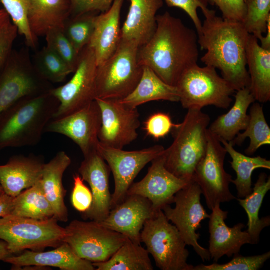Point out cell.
I'll return each mask as SVG.
<instances>
[{
  "label": "cell",
  "instance_id": "cell-1",
  "mask_svg": "<svg viewBox=\"0 0 270 270\" xmlns=\"http://www.w3.org/2000/svg\"><path fill=\"white\" fill-rule=\"evenodd\" d=\"M156 22L150 40L138 48V62L150 68L167 84L176 86L182 74L198 64V35L168 12L157 15Z\"/></svg>",
  "mask_w": 270,
  "mask_h": 270
},
{
  "label": "cell",
  "instance_id": "cell-2",
  "mask_svg": "<svg viewBox=\"0 0 270 270\" xmlns=\"http://www.w3.org/2000/svg\"><path fill=\"white\" fill-rule=\"evenodd\" d=\"M202 12L206 19L198 34V46L206 51L202 62L220 70L236 92L249 88L246 46L250 34L241 22L225 20L208 8Z\"/></svg>",
  "mask_w": 270,
  "mask_h": 270
},
{
  "label": "cell",
  "instance_id": "cell-3",
  "mask_svg": "<svg viewBox=\"0 0 270 270\" xmlns=\"http://www.w3.org/2000/svg\"><path fill=\"white\" fill-rule=\"evenodd\" d=\"M59 106L50 92L24 97L0 115V150L38 144Z\"/></svg>",
  "mask_w": 270,
  "mask_h": 270
},
{
  "label": "cell",
  "instance_id": "cell-4",
  "mask_svg": "<svg viewBox=\"0 0 270 270\" xmlns=\"http://www.w3.org/2000/svg\"><path fill=\"white\" fill-rule=\"evenodd\" d=\"M183 121L172 130L174 141L164 152L166 168L177 178L191 181L204 156L210 116L202 109L190 108Z\"/></svg>",
  "mask_w": 270,
  "mask_h": 270
},
{
  "label": "cell",
  "instance_id": "cell-5",
  "mask_svg": "<svg viewBox=\"0 0 270 270\" xmlns=\"http://www.w3.org/2000/svg\"><path fill=\"white\" fill-rule=\"evenodd\" d=\"M138 48L136 42L121 40L116 52L98 66L96 98L121 100L134 90L143 70L138 62Z\"/></svg>",
  "mask_w": 270,
  "mask_h": 270
},
{
  "label": "cell",
  "instance_id": "cell-6",
  "mask_svg": "<svg viewBox=\"0 0 270 270\" xmlns=\"http://www.w3.org/2000/svg\"><path fill=\"white\" fill-rule=\"evenodd\" d=\"M180 101L186 109L210 106L228 109L236 92L232 86L218 74L213 67H200L198 64L186 69L176 85Z\"/></svg>",
  "mask_w": 270,
  "mask_h": 270
},
{
  "label": "cell",
  "instance_id": "cell-7",
  "mask_svg": "<svg viewBox=\"0 0 270 270\" xmlns=\"http://www.w3.org/2000/svg\"><path fill=\"white\" fill-rule=\"evenodd\" d=\"M66 228L54 218L38 220L8 215L0 218V239L5 241L10 252L26 250L41 252L46 248H56L64 242Z\"/></svg>",
  "mask_w": 270,
  "mask_h": 270
},
{
  "label": "cell",
  "instance_id": "cell-8",
  "mask_svg": "<svg viewBox=\"0 0 270 270\" xmlns=\"http://www.w3.org/2000/svg\"><path fill=\"white\" fill-rule=\"evenodd\" d=\"M162 210L144 223L140 241L146 246L162 270H194L188 263L189 252L177 228L169 222Z\"/></svg>",
  "mask_w": 270,
  "mask_h": 270
},
{
  "label": "cell",
  "instance_id": "cell-9",
  "mask_svg": "<svg viewBox=\"0 0 270 270\" xmlns=\"http://www.w3.org/2000/svg\"><path fill=\"white\" fill-rule=\"evenodd\" d=\"M202 194L200 186L192 180L176 194L174 208L168 204L162 210L167 219L177 228L186 244L192 246L204 262L211 260L210 254L199 244L200 234L196 232L202 228V222L209 218L210 214L202 204Z\"/></svg>",
  "mask_w": 270,
  "mask_h": 270
},
{
  "label": "cell",
  "instance_id": "cell-10",
  "mask_svg": "<svg viewBox=\"0 0 270 270\" xmlns=\"http://www.w3.org/2000/svg\"><path fill=\"white\" fill-rule=\"evenodd\" d=\"M206 154L196 166L193 180L200 186L210 210L216 204L236 200L230 190L232 176L224 170L226 150L208 128Z\"/></svg>",
  "mask_w": 270,
  "mask_h": 270
},
{
  "label": "cell",
  "instance_id": "cell-11",
  "mask_svg": "<svg viewBox=\"0 0 270 270\" xmlns=\"http://www.w3.org/2000/svg\"><path fill=\"white\" fill-rule=\"evenodd\" d=\"M97 67L94 53L87 45L80 52L78 66L70 80L50 90L59 102L52 120L70 115L96 100Z\"/></svg>",
  "mask_w": 270,
  "mask_h": 270
},
{
  "label": "cell",
  "instance_id": "cell-12",
  "mask_svg": "<svg viewBox=\"0 0 270 270\" xmlns=\"http://www.w3.org/2000/svg\"><path fill=\"white\" fill-rule=\"evenodd\" d=\"M66 228L64 242L80 258L93 262L108 260L128 238L92 220H74Z\"/></svg>",
  "mask_w": 270,
  "mask_h": 270
},
{
  "label": "cell",
  "instance_id": "cell-13",
  "mask_svg": "<svg viewBox=\"0 0 270 270\" xmlns=\"http://www.w3.org/2000/svg\"><path fill=\"white\" fill-rule=\"evenodd\" d=\"M97 150L107 162L114 178L112 210L124 200L128 190L140 172L148 164L163 154L165 148L162 146L156 145L142 150L126 151L98 142Z\"/></svg>",
  "mask_w": 270,
  "mask_h": 270
},
{
  "label": "cell",
  "instance_id": "cell-14",
  "mask_svg": "<svg viewBox=\"0 0 270 270\" xmlns=\"http://www.w3.org/2000/svg\"><path fill=\"white\" fill-rule=\"evenodd\" d=\"M22 54L12 52L0 74V115L20 100L52 88Z\"/></svg>",
  "mask_w": 270,
  "mask_h": 270
},
{
  "label": "cell",
  "instance_id": "cell-15",
  "mask_svg": "<svg viewBox=\"0 0 270 270\" xmlns=\"http://www.w3.org/2000/svg\"><path fill=\"white\" fill-rule=\"evenodd\" d=\"M96 100L102 116L98 136L100 143L123 149L138 138L140 122L136 108L127 106L120 100L96 98Z\"/></svg>",
  "mask_w": 270,
  "mask_h": 270
},
{
  "label": "cell",
  "instance_id": "cell-16",
  "mask_svg": "<svg viewBox=\"0 0 270 270\" xmlns=\"http://www.w3.org/2000/svg\"><path fill=\"white\" fill-rule=\"evenodd\" d=\"M102 124L101 112L96 100L70 115L52 120L44 132L58 134L71 139L84 156L97 150Z\"/></svg>",
  "mask_w": 270,
  "mask_h": 270
},
{
  "label": "cell",
  "instance_id": "cell-17",
  "mask_svg": "<svg viewBox=\"0 0 270 270\" xmlns=\"http://www.w3.org/2000/svg\"><path fill=\"white\" fill-rule=\"evenodd\" d=\"M164 154L151 162L145 177L133 183L126 194V196L136 194L148 198L156 212L174 204L176 194L190 182L177 178L166 168Z\"/></svg>",
  "mask_w": 270,
  "mask_h": 270
},
{
  "label": "cell",
  "instance_id": "cell-18",
  "mask_svg": "<svg viewBox=\"0 0 270 270\" xmlns=\"http://www.w3.org/2000/svg\"><path fill=\"white\" fill-rule=\"evenodd\" d=\"M78 170L84 181L89 184L93 198L90 208L82 213V217L100 222L108 216L111 210L110 168L97 150L84 156Z\"/></svg>",
  "mask_w": 270,
  "mask_h": 270
},
{
  "label": "cell",
  "instance_id": "cell-19",
  "mask_svg": "<svg viewBox=\"0 0 270 270\" xmlns=\"http://www.w3.org/2000/svg\"><path fill=\"white\" fill-rule=\"evenodd\" d=\"M156 212L148 198L136 194L127 195L122 202L110 210L104 220L98 222L134 242L140 244L144 225Z\"/></svg>",
  "mask_w": 270,
  "mask_h": 270
},
{
  "label": "cell",
  "instance_id": "cell-20",
  "mask_svg": "<svg viewBox=\"0 0 270 270\" xmlns=\"http://www.w3.org/2000/svg\"><path fill=\"white\" fill-rule=\"evenodd\" d=\"M209 218L208 251L210 258L215 262L224 256L228 258L238 254L242 247L246 244H253L251 237L246 231L242 223H238L232 228L228 226L225 222L228 212L222 210L220 204H216L212 210Z\"/></svg>",
  "mask_w": 270,
  "mask_h": 270
},
{
  "label": "cell",
  "instance_id": "cell-21",
  "mask_svg": "<svg viewBox=\"0 0 270 270\" xmlns=\"http://www.w3.org/2000/svg\"><path fill=\"white\" fill-rule=\"evenodd\" d=\"M45 163L42 156L30 154L12 156L0 165V184L4 193L16 197L40 180Z\"/></svg>",
  "mask_w": 270,
  "mask_h": 270
},
{
  "label": "cell",
  "instance_id": "cell-22",
  "mask_svg": "<svg viewBox=\"0 0 270 270\" xmlns=\"http://www.w3.org/2000/svg\"><path fill=\"white\" fill-rule=\"evenodd\" d=\"M124 2L114 0L108 11L96 16L94 32L88 46L94 53L98 66L116 52L120 42V13Z\"/></svg>",
  "mask_w": 270,
  "mask_h": 270
},
{
  "label": "cell",
  "instance_id": "cell-23",
  "mask_svg": "<svg viewBox=\"0 0 270 270\" xmlns=\"http://www.w3.org/2000/svg\"><path fill=\"white\" fill-rule=\"evenodd\" d=\"M4 262L12 264L14 270L32 266H52L62 270H96L92 262L78 256L65 242L48 252L26 250L20 255L8 258Z\"/></svg>",
  "mask_w": 270,
  "mask_h": 270
},
{
  "label": "cell",
  "instance_id": "cell-24",
  "mask_svg": "<svg viewBox=\"0 0 270 270\" xmlns=\"http://www.w3.org/2000/svg\"><path fill=\"white\" fill-rule=\"evenodd\" d=\"M129 11L121 28V40L132 41L139 48L146 44L156 32V14L162 0H128Z\"/></svg>",
  "mask_w": 270,
  "mask_h": 270
},
{
  "label": "cell",
  "instance_id": "cell-25",
  "mask_svg": "<svg viewBox=\"0 0 270 270\" xmlns=\"http://www.w3.org/2000/svg\"><path fill=\"white\" fill-rule=\"evenodd\" d=\"M67 154L60 151L44 165L41 182L45 195L51 204L54 218L58 222L68 220V210L64 203L66 190L62 183L64 174L71 164Z\"/></svg>",
  "mask_w": 270,
  "mask_h": 270
},
{
  "label": "cell",
  "instance_id": "cell-26",
  "mask_svg": "<svg viewBox=\"0 0 270 270\" xmlns=\"http://www.w3.org/2000/svg\"><path fill=\"white\" fill-rule=\"evenodd\" d=\"M246 65L251 94L256 101L268 102L270 100V50L263 48L258 39L250 34L246 46Z\"/></svg>",
  "mask_w": 270,
  "mask_h": 270
},
{
  "label": "cell",
  "instance_id": "cell-27",
  "mask_svg": "<svg viewBox=\"0 0 270 270\" xmlns=\"http://www.w3.org/2000/svg\"><path fill=\"white\" fill-rule=\"evenodd\" d=\"M71 14L70 0H30V26L36 37L45 36L52 28L64 29Z\"/></svg>",
  "mask_w": 270,
  "mask_h": 270
},
{
  "label": "cell",
  "instance_id": "cell-28",
  "mask_svg": "<svg viewBox=\"0 0 270 270\" xmlns=\"http://www.w3.org/2000/svg\"><path fill=\"white\" fill-rule=\"evenodd\" d=\"M234 98L235 102L230 110L219 116L208 128L219 139L228 142L246 128L250 120L248 110L256 102L248 88L236 91Z\"/></svg>",
  "mask_w": 270,
  "mask_h": 270
},
{
  "label": "cell",
  "instance_id": "cell-29",
  "mask_svg": "<svg viewBox=\"0 0 270 270\" xmlns=\"http://www.w3.org/2000/svg\"><path fill=\"white\" fill-rule=\"evenodd\" d=\"M140 80L134 90L126 97L120 100L123 104L136 108L152 101L179 102L176 86L167 84L146 66H142Z\"/></svg>",
  "mask_w": 270,
  "mask_h": 270
},
{
  "label": "cell",
  "instance_id": "cell-30",
  "mask_svg": "<svg viewBox=\"0 0 270 270\" xmlns=\"http://www.w3.org/2000/svg\"><path fill=\"white\" fill-rule=\"evenodd\" d=\"M270 190V178L266 173H261L254 185L252 192L244 198H236L248 217L246 232L250 235L253 244L260 241L262 231L270 225V216L259 218V212L267 192Z\"/></svg>",
  "mask_w": 270,
  "mask_h": 270
},
{
  "label": "cell",
  "instance_id": "cell-31",
  "mask_svg": "<svg viewBox=\"0 0 270 270\" xmlns=\"http://www.w3.org/2000/svg\"><path fill=\"white\" fill-rule=\"evenodd\" d=\"M219 139V138H218ZM232 159V168L236 174V178L232 180L231 183L236 186L238 197L244 198L250 194L252 188V174L258 168L270 169V161L260 156L250 157L236 151L230 142L219 139Z\"/></svg>",
  "mask_w": 270,
  "mask_h": 270
},
{
  "label": "cell",
  "instance_id": "cell-32",
  "mask_svg": "<svg viewBox=\"0 0 270 270\" xmlns=\"http://www.w3.org/2000/svg\"><path fill=\"white\" fill-rule=\"evenodd\" d=\"M92 264L97 270H154L146 249L128 238L108 260Z\"/></svg>",
  "mask_w": 270,
  "mask_h": 270
},
{
  "label": "cell",
  "instance_id": "cell-33",
  "mask_svg": "<svg viewBox=\"0 0 270 270\" xmlns=\"http://www.w3.org/2000/svg\"><path fill=\"white\" fill-rule=\"evenodd\" d=\"M10 215L38 220L54 217L52 207L45 195L41 180L15 197L14 209Z\"/></svg>",
  "mask_w": 270,
  "mask_h": 270
},
{
  "label": "cell",
  "instance_id": "cell-34",
  "mask_svg": "<svg viewBox=\"0 0 270 270\" xmlns=\"http://www.w3.org/2000/svg\"><path fill=\"white\" fill-rule=\"evenodd\" d=\"M250 120L244 132L239 133L230 142L233 146H241L246 139H250V144L245 153L254 154L263 146L270 144V128L266 121L262 106L254 102L250 109Z\"/></svg>",
  "mask_w": 270,
  "mask_h": 270
},
{
  "label": "cell",
  "instance_id": "cell-35",
  "mask_svg": "<svg viewBox=\"0 0 270 270\" xmlns=\"http://www.w3.org/2000/svg\"><path fill=\"white\" fill-rule=\"evenodd\" d=\"M34 67L49 82H62L69 74L74 73L68 64L48 46L44 48L36 54Z\"/></svg>",
  "mask_w": 270,
  "mask_h": 270
},
{
  "label": "cell",
  "instance_id": "cell-36",
  "mask_svg": "<svg viewBox=\"0 0 270 270\" xmlns=\"http://www.w3.org/2000/svg\"><path fill=\"white\" fill-rule=\"evenodd\" d=\"M246 15L242 22L246 31L260 40L270 20V0H244Z\"/></svg>",
  "mask_w": 270,
  "mask_h": 270
},
{
  "label": "cell",
  "instance_id": "cell-37",
  "mask_svg": "<svg viewBox=\"0 0 270 270\" xmlns=\"http://www.w3.org/2000/svg\"><path fill=\"white\" fill-rule=\"evenodd\" d=\"M98 13H88L71 16L66 22L64 31L76 50L80 53L89 44Z\"/></svg>",
  "mask_w": 270,
  "mask_h": 270
},
{
  "label": "cell",
  "instance_id": "cell-38",
  "mask_svg": "<svg viewBox=\"0 0 270 270\" xmlns=\"http://www.w3.org/2000/svg\"><path fill=\"white\" fill-rule=\"evenodd\" d=\"M18 34L25 38L27 45L32 48L36 47L38 40L32 32L29 23L30 0H0Z\"/></svg>",
  "mask_w": 270,
  "mask_h": 270
},
{
  "label": "cell",
  "instance_id": "cell-39",
  "mask_svg": "<svg viewBox=\"0 0 270 270\" xmlns=\"http://www.w3.org/2000/svg\"><path fill=\"white\" fill-rule=\"evenodd\" d=\"M46 46L56 53L73 70H76L80 54L64 34V29L55 28L45 36Z\"/></svg>",
  "mask_w": 270,
  "mask_h": 270
},
{
  "label": "cell",
  "instance_id": "cell-40",
  "mask_svg": "<svg viewBox=\"0 0 270 270\" xmlns=\"http://www.w3.org/2000/svg\"><path fill=\"white\" fill-rule=\"evenodd\" d=\"M228 262L210 265L200 264L194 266V270H258L261 268L270 258V252L261 255L244 256L236 254Z\"/></svg>",
  "mask_w": 270,
  "mask_h": 270
},
{
  "label": "cell",
  "instance_id": "cell-41",
  "mask_svg": "<svg viewBox=\"0 0 270 270\" xmlns=\"http://www.w3.org/2000/svg\"><path fill=\"white\" fill-rule=\"evenodd\" d=\"M176 124L168 114L158 112L150 116L145 122L144 130L148 136L158 140L168 135Z\"/></svg>",
  "mask_w": 270,
  "mask_h": 270
},
{
  "label": "cell",
  "instance_id": "cell-42",
  "mask_svg": "<svg viewBox=\"0 0 270 270\" xmlns=\"http://www.w3.org/2000/svg\"><path fill=\"white\" fill-rule=\"evenodd\" d=\"M18 34L16 27L10 20L0 28V74L11 55Z\"/></svg>",
  "mask_w": 270,
  "mask_h": 270
},
{
  "label": "cell",
  "instance_id": "cell-43",
  "mask_svg": "<svg viewBox=\"0 0 270 270\" xmlns=\"http://www.w3.org/2000/svg\"><path fill=\"white\" fill-rule=\"evenodd\" d=\"M74 186L72 194V203L74 208L80 212L84 213L90 208L92 202V194L84 184L80 176H74Z\"/></svg>",
  "mask_w": 270,
  "mask_h": 270
},
{
  "label": "cell",
  "instance_id": "cell-44",
  "mask_svg": "<svg viewBox=\"0 0 270 270\" xmlns=\"http://www.w3.org/2000/svg\"><path fill=\"white\" fill-rule=\"evenodd\" d=\"M221 11L225 20L242 22L246 15L244 0H206Z\"/></svg>",
  "mask_w": 270,
  "mask_h": 270
},
{
  "label": "cell",
  "instance_id": "cell-45",
  "mask_svg": "<svg viewBox=\"0 0 270 270\" xmlns=\"http://www.w3.org/2000/svg\"><path fill=\"white\" fill-rule=\"evenodd\" d=\"M169 7L178 8L184 11L190 16L196 27L198 34H200L202 23L198 14V9L202 12L206 10L207 2L206 0H164Z\"/></svg>",
  "mask_w": 270,
  "mask_h": 270
},
{
  "label": "cell",
  "instance_id": "cell-46",
  "mask_svg": "<svg viewBox=\"0 0 270 270\" xmlns=\"http://www.w3.org/2000/svg\"><path fill=\"white\" fill-rule=\"evenodd\" d=\"M114 1V0H70L71 16L88 13L104 12L110 8Z\"/></svg>",
  "mask_w": 270,
  "mask_h": 270
},
{
  "label": "cell",
  "instance_id": "cell-47",
  "mask_svg": "<svg viewBox=\"0 0 270 270\" xmlns=\"http://www.w3.org/2000/svg\"><path fill=\"white\" fill-rule=\"evenodd\" d=\"M14 198L6 194L0 196V218L10 214L14 207Z\"/></svg>",
  "mask_w": 270,
  "mask_h": 270
},
{
  "label": "cell",
  "instance_id": "cell-48",
  "mask_svg": "<svg viewBox=\"0 0 270 270\" xmlns=\"http://www.w3.org/2000/svg\"><path fill=\"white\" fill-rule=\"evenodd\" d=\"M12 256L8 249L7 243L4 240L0 241V260L4 261Z\"/></svg>",
  "mask_w": 270,
  "mask_h": 270
},
{
  "label": "cell",
  "instance_id": "cell-49",
  "mask_svg": "<svg viewBox=\"0 0 270 270\" xmlns=\"http://www.w3.org/2000/svg\"><path fill=\"white\" fill-rule=\"evenodd\" d=\"M266 36H263L260 40V46L264 49L270 50V20L268 24Z\"/></svg>",
  "mask_w": 270,
  "mask_h": 270
},
{
  "label": "cell",
  "instance_id": "cell-50",
  "mask_svg": "<svg viewBox=\"0 0 270 270\" xmlns=\"http://www.w3.org/2000/svg\"><path fill=\"white\" fill-rule=\"evenodd\" d=\"M10 20V18L4 9H0V28Z\"/></svg>",
  "mask_w": 270,
  "mask_h": 270
},
{
  "label": "cell",
  "instance_id": "cell-51",
  "mask_svg": "<svg viewBox=\"0 0 270 270\" xmlns=\"http://www.w3.org/2000/svg\"><path fill=\"white\" fill-rule=\"evenodd\" d=\"M4 194H5L4 192L3 188H2V186H1V184H0V196Z\"/></svg>",
  "mask_w": 270,
  "mask_h": 270
}]
</instances>
